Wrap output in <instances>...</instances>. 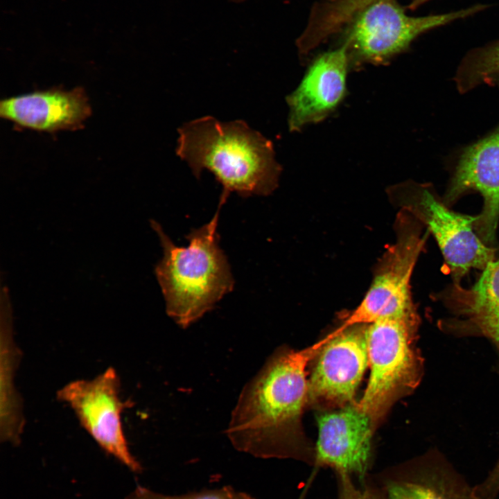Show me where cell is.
Listing matches in <instances>:
<instances>
[{"label": "cell", "mask_w": 499, "mask_h": 499, "mask_svg": "<svg viewBox=\"0 0 499 499\" xmlns=\"http://www.w3.org/2000/svg\"><path fill=\"white\" fill-rule=\"evenodd\" d=\"M319 351L315 344L281 349L245 386L226 430L235 448L257 457L315 465V446L302 436L299 421L308 398L306 367Z\"/></svg>", "instance_id": "1"}, {"label": "cell", "mask_w": 499, "mask_h": 499, "mask_svg": "<svg viewBox=\"0 0 499 499\" xmlns=\"http://www.w3.org/2000/svg\"><path fill=\"white\" fill-rule=\"evenodd\" d=\"M177 155L196 178L204 170L222 185L220 199L235 192L243 197L266 196L277 188L282 170L272 142L243 120L221 122L206 116L177 130Z\"/></svg>", "instance_id": "2"}, {"label": "cell", "mask_w": 499, "mask_h": 499, "mask_svg": "<svg viewBox=\"0 0 499 499\" xmlns=\"http://www.w3.org/2000/svg\"><path fill=\"white\" fill-rule=\"evenodd\" d=\"M225 202L219 200L211 220L193 229L189 245L178 247L155 220L150 225L163 249L155 273L160 286L167 315L182 328L201 318L234 288L227 259L218 244L219 214Z\"/></svg>", "instance_id": "3"}, {"label": "cell", "mask_w": 499, "mask_h": 499, "mask_svg": "<svg viewBox=\"0 0 499 499\" xmlns=\"http://www.w3.org/2000/svg\"><path fill=\"white\" fill-rule=\"evenodd\" d=\"M417 315L391 316L367 324L370 376L358 406L374 428L396 400L418 383L420 365L414 340Z\"/></svg>", "instance_id": "4"}, {"label": "cell", "mask_w": 499, "mask_h": 499, "mask_svg": "<svg viewBox=\"0 0 499 499\" xmlns=\"http://www.w3.org/2000/svg\"><path fill=\"white\" fill-rule=\"evenodd\" d=\"M422 226L410 212L401 209L395 222V242L379 261L362 300L332 331L334 335L350 326L370 324L383 317L417 315L410 280L429 233H423Z\"/></svg>", "instance_id": "5"}, {"label": "cell", "mask_w": 499, "mask_h": 499, "mask_svg": "<svg viewBox=\"0 0 499 499\" xmlns=\"http://www.w3.org/2000/svg\"><path fill=\"white\" fill-rule=\"evenodd\" d=\"M390 199L402 209L410 212L432 234L441 251L454 283L473 268L484 270L494 261V250L489 247L476 233L477 216L450 210L427 188L408 184L388 189Z\"/></svg>", "instance_id": "6"}, {"label": "cell", "mask_w": 499, "mask_h": 499, "mask_svg": "<svg viewBox=\"0 0 499 499\" xmlns=\"http://www.w3.org/2000/svg\"><path fill=\"white\" fill-rule=\"evenodd\" d=\"M482 8L474 6L450 13L412 17L396 0H375L347 24L344 44L349 55L358 62L383 64L405 51L421 34Z\"/></svg>", "instance_id": "7"}, {"label": "cell", "mask_w": 499, "mask_h": 499, "mask_svg": "<svg viewBox=\"0 0 499 499\" xmlns=\"http://www.w3.org/2000/svg\"><path fill=\"white\" fill-rule=\"evenodd\" d=\"M117 371L109 367L91 379L72 380L56 392V398L69 406L79 423L98 446L132 471L141 465L130 450L125 435L122 413L128 406L121 397Z\"/></svg>", "instance_id": "8"}, {"label": "cell", "mask_w": 499, "mask_h": 499, "mask_svg": "<svg viewBox=\"0 0 499 499\" xmlns=\"http://www.w3.org/2000/svg\"><path fill=\"white\" fill-rule=\"evenodd\" d=\"M367 324L350 326L329 340L319 352L308 383V399L338 408L354 396L369 365Z\"/></svg>", "instance_id": "9"}, {"label": "cell", "mask_w": 499, "mask_h": 499, "mask_svg": "<svg viewBox=\"0 0 499 499\" xmlns=\"http://www.w3.org/2000/svg\"><path fill=\"white\" fill-rule=\"evenodd\" d=\"M317 426L315 465L365 480L370 474L375 430L369 417L356 402L320 413Z\"/></svg>", "instance_id": "10"}, {"label": "cell", "mask_w": 499, "mask_h": 499, "mask_svg": "<svg viewBox=\"0 0 499 499\" xmlns=\"http://www.w3.org/2000/svg\"><path fill=\"white\" fill-rule=\"evenodd\" d=\"M373 476L387 499H477L473 487L436 450Z\"/></svg>", "instance_id": "11"}, {"label": "cell", "mask_w": 499, "mask_h": 499, "mask_svg": "<svg viewBox=\"0 0 499 499\" xmlns=\"http://www.w3.org/2000/svg\"><path fill=\"white\" fill-rule=\"evenodd\" d=\"M349 63L344 43L315 59L299 86L286 98L290 132L322 121L337 107L346 93Z\"/></svg>", "instance_id": "12"}, {"label": "cell", "mask_w": 499, "mask_h": 499, "mask_svg": "<svg viewBox=\"0 0 499 499\" xmlns=\"http://www.w3.org/2000/svg\"><path fill=\"white\" fill-rule=\"evenodd\" d=\"M470 190L478 191L484 199L475 230L484 242L491 243L499 220V128L462 155L446 194V203L454 202Z\"/></svg>", "instance_id": "13"}, {"label": "cell", "mask_w": 499, "mask_h": 499, "mask_svg": "<svg viewBox=\"0 0 499 499\" xmlns=\"http://www.w3.org/2000/svg\"><path fill=\"white\" fill-rule=\"evenodd\" d=\"M91 113L88 97L81 87L35 91L0 103L1 117L18 127L40 132L77 130Z\"/></svg>", "instance_id": "14"}, {"label": "cell", "mask_w": 499, "mask_h": 499, "mask_svg": "<svg viewBox=\"0 0 499 499\" xmlns=\"http://www.w3.org/2000/svg\"><path fill=\"white\" fill-rule=\"evenodd\" d=\"M0 302V439L18 445L25 427L22 399L15 383L21 351L15 343L9 293L1 287Z\"/></svg>", "instance_id": "15"}, {"label": "cell", "mask_w": 499, "mask_h": 499, "mask_svg": "<svg viewBox=\"0 0 499 499\" xmlns=\"http://www.w3.org/2000/svg\"><path fill=\"white\" fill-rule=\"evenodd\" d=\"M457 313L491 338L499 349V259L490 262L469 288L454 283L448 293Z\"/></svg>", "instance_id": "16"}, {"label": "cell", "mask_w": 499, "mask_h": 499, "mask_svg": "<svg viewBox=\"0 0 499 499\" xmlns=\"http://www.w3.org/2000/svg\"><path fill=\"white\" fill-rule=\"evenodd\" d=\"M499 74V42L466 56L455 76L457 88L462 92L481 83L490 82Z\"/></svg>", "instance_id": "17"}, {"label": "cell", "mask_w": 499, "mask_h": 499, "mask_svg": "<svg viewBox=\"0 0 499 499\" xmlns=\"http://www.w3.org/2000/svg\"><path fill=\"white\" fill-rule=\"evenodd\" d=\"M337 485V499H387L373 475L363 480L342 471L334 472Z\"/></svg>", "instance_id": "18"}, {"label": "cell", "mask_w": 499, "mask_h": 499, "mask_svg": "<svg viewBox=\"0 0 499 499\" xmlns=\"http://www.w3.org/2000/svg\"><path fill=\"white\" fill-rule=\"evenodd\" d=\"M125 499H255L250 495L237 491L229 486L218 489H202L182 495L168 496L155 492L141 485Z\"/></svg>", "instance_id": "19"}, {"label": "cell", "mask_w": 499, "mask_h": 499, "mask_svg": "<svg viewBox=\"0 0 499 499\" xmlns=\"http://www.w3.org/2000/svg\"><path fill=\"white\" fill-rule=\"evenodd\" d=\"M477 499H496L499 495V459L484 479L473 487Z\"/></svg>", "instance_id": "20"}, {"label": "cell", "mask_w": 499, "mask_h": 499, "mask_svg": "<svg viewBox=\"0 0 499 499\" xmlns=\"http://www.w3.org/2000/svg\"><path fill=\"white\" fill-rule=\"evenodd\" d=\"M428 1L430 0H413L409 5L408 8L412 10L416 9Z\"/></svg>", "instance_id": "21"}, {"label": "cell", "mask_w": 499, "mask_h": 499, "mask_svg": "<svg viewBox=\"0 0 499 499\" xmlns=\"http://www.w3.org/2000/svg\"><path fill=\"white\" fill-rule=\"evenodd\" d=\"M493 81H496V82L499 83V74L496 76L494 78L491 79L490 82H493Z\"/></svg>", "instance_id": "22"}, {"label": "cell", "mask_w": 499, "mask_h": 499, "mask_svg": "<svg viewBox=\"0 0 499 499\" xmlns=\"http://www.w3.org/2000/svg\"><path fill=\"white\" fill-rule=\"evenodd\" d=\"M231 1H234V2H236V3H240V2L245 1H246V0H231Z\"/></svg>", "instance_id": "23"}]
</instances>
